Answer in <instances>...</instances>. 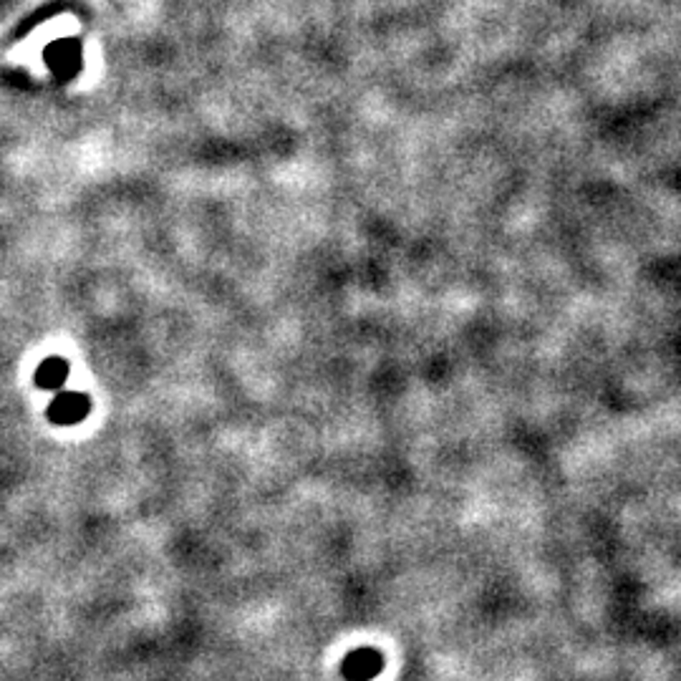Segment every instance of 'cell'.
I'll use <instances>...</instances> for the list:
<instances>
[{"mask_svg":"<svg viewBox=\"0 0 681 681\" xmlns=\"http://www.w3.org/2000/svg\"><path fill=\"white\" fill-rule=\"evenodd\" d=\"M66 376H69V364H66L63 359L51 356V359H46L43 364L38 366V371H35V384L41 388H61L63 387V381H66Z\"/></svg>","mask_w":681,"mask_h":681,"instance_id":"obj_2","label":"cell"},{"mask_svg":"<svg viewBox=\"0 0 681 681\" xmlns=\"http://www.w3.org/2000/svg\"><path fill=\"white\" fill-rule=\"evenodd\" d=\"M379 669H381V658L371 648H361L346 658V674L353 679H369Z\"/></svg>","mask_w":681,"mask_h":681,"instance_id":"obj_3","label":"cell"},{"mask_svg":"<svg viewBox=\"0 0 681 681\" xmlns=\"http://www.w3.org/2000/svg\"><path fill=\"white\" fill-rule=\"evenodd\" d=\"M91 409V399L86 394H76V391H63L56 399L51 401L48 407V419L59 427H71L79 424Z\"/></svg>","mask_w":681,"mask_h":681,"instance_id":"obj_1","label":"cell"}]
</instances>
